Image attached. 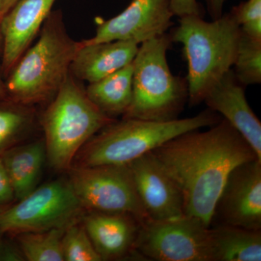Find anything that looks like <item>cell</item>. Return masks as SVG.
Here are the masks:
<instances>
[{"label":"cell","instance_id":"1","mask_svg":"<svg viewBox=\"0 0 261 261\" xmlns=\"http://www.w3.org/2000/svg\"><path fill=\"white\" fill-rule=\"evenodd\" d=\"M200 130L178 135L151 152L181 190L185 215L210 227L229 173L241 163L258 159L224 118L207 130Z\"/></svg>","mask_w":261,"mask_h":261},{"label":"cell","instance_id":"2","mask_svg":"<svg viewBox=\"0 0 261 261\" xmlns=\"http://www.w3.org/2000/svg\"><path fill=\"white\" fill-rule=\"evenodd\" d=\"M39 32L5 79L10 100L23 106L50 102L70 74L80 47L67 32L61 10L51 12Z\"/></svg>","mask_w":261,"mask_h":261},{"label":"cell","instance_id":"3","mask_svg":"<svg viewBox=\"0 0 261 261\" xmlns=\"http://www.w3.org/2000/svg\"><path fill=\"white\" fill-rule=\"evenodd\" d=\"M171 36L183 47L187 63L188 101L191 106L203 102L206 94L231 69L238 51L241 29L231 13L212 21L200 15H187Z\"/></svg>","mask_w":261,"mask_h":261},{"label":"cell","instance_id":"4","mask_svg":"<svg viewBox=\"0 0 261 261\" xmlns=\"http://www.w3.org/2000/svg\"><path fill=\"white\" fill-rule=\"evenodd\" d=\"M221 119L216 113L207 109L191 118L172 121L135 118L115 121L99 130L82 147L71 167L126 166L178 135L214 126Z\"/></svg>","mask_w":261,"mask_h":261},{"label":"cell","instance_id":"5","mask_svg":"<svg viewBox=\"0 0 261 261\" xmlns=\"http://www.w3.org/2000/svg\"><path fill=\"white\" fill-rule=\"evenodd\" d=\"M170 34L140 44L133 61L132 99L123 118L168 121L177 119L188 100L186 78L173 74L167 59Z\"/></svg>","mask_w":261,"mask_h":261},{"label":"cell","instance_id":"6","mask_svg":"<svg viewBox=\"0 0 261 261\" xmlns=\"http://www.w3.org/2000/svg\"><path fill=\"white\" fill-rule=\"evenodd\" d=\"M115 121L89 99L70 73L42 116L46 154L51 167L70 169L82 147Z\"/></svg>","mask_w":261,"mask_h":261},{"label":"cell","instance_id":"7","mask_svg":"<svg viewBox=\"0 0 261 261\" xmlns=\"http://www.w3.org/2000/svg\"><path fill=\"white\" fill-rule=\"evenodd\" d=\"M84 207L68 181L56 180L37 187L13 207L0 213L1 233H18L66 228Z\"/></svg>","mask_w":261,"mask_h":261},{"label":"cell","instance_id":"8","mask_svg":"<svg viewBox=\"0 0 261 261\" xmlns=\"http://www.w3.org/2000/svg\"><path fill=\"white\" fill-rule=\"evenodd\" d=\"M136 250L146 260L212 261L210 227L187 215L147 219L141 225Z\"/></svg>","mask_w":261,"mask_h":261},{"label":"cell","instance_id":"9","mask_svg":"<svg viewBox=\"0 0 261 261\" xmlns=\"http://www.w3.org/2000/svg\"><path fill=\"white\" fill-rule=\"evenodd\" d=\"M70 184L84 209L109 214H127L144 223L148 219L127 166L70 168Z\"/></svg>","mask_w":261,"mask_h":261},{"label":"cell","instance_id":"10","mask_svg":"<svg viewBox=\"0 0 261 261\" xmlns=\"http://www.w3.org/2000/svg\"><path fill=\"white\" fill-rule=\"evenodd\" d=\"M261 229V161L241 163L228 175L211 218L210 227Z\"/></svg>","mask_w":261,"mask_h":261},{"label":"cell","instance_id":"11","mask_svg":"<svg viewBox=\"0 0 261 261\" xmlns=\"http://www.w3.org/2000/svg\"><path fill=\"white\" fill-rule=\"evenodd\" d=\"M173 16L169 0H132L119 14L97 20L94 37L82 42L129 41L140 44L166 34Z\"/></svg>","mask_w":261,"mask_h":261},{"label":"cell","instance_id":"12","mask_svg":"<svg viewBox=\"0 0 261 261\" xmlns=\"http://www.w3.org/2000/svg\"><path fill=\"white\" fill-rule=\"evenodd\" d=\"M126 166L149 219L161 221L185 215L181 190L152 152Z\"/></svg>","mask_w":261,"mask_h":261},{"label":"cell","instance_id":"13","mask_svg":"<svg viewBox=\"0 0 261 261\" xmlns=\"http://www.w3.org/2000/svg\"><path fill=\"white\" fill-rule=\"evenodd\" d=\"M56 0H19L0 21L5 80L40 32Z\"/></svg>","mask_w":261,"mask_h":261},{"label":"cell","instance_id":"14","mask_svg":"<svg viewBox=\"0 0 261 261\" xmlns=\"http://www.w3.org/2000/svg\"><path fill=\"white\" fill-rule=\"evenodd\" d=\"M203 102L238 130L261 161V123L247 102L245 86L232 69L208 91Z\"/></svg>","mask_w":261,"mask_h":261},{"label":"cell","instance_id":"15","mask_svg":"<svg viewBox=\"0 0 261 261\" xmlns=\"http://www.w3.org/2000/svg\"><path fill=\"white\" fill-rule=\"evenodd\" d=\"M83 225L102 260L143 258L136 250L142 222L135 216L90 211Z\"/></svg>","mask_w":261,"mask_h":261},{"label":"cell","instance_id":"16","mask_svg":"<svg viewBox=\"0 0 261 261\" xmlns=\"http://www.w3.org/2000/svg\"><path fill=\"white\" fill-rule=\"evenodd\" d=\"M139 46L129 41L95 44H84L82 41L70 65V74L89 84L97 82L132 63Z\"/></svg>","mask_w":261,"mask_h":261},{"label":"cell","instance_id":"17","mask_svg":"<svg viewBox=\"0 0 261 261\" xmlns=\"http://www.w3.org/2000/svg\"><path fill=\"white\" fill-rule=\"evenodd\" d=\"M0 155L15 197L21 200L37 188L40 179L43 164L47 159L44 140L10 147Z\"/></svg>","mask_w":261,"mask_h":261},{"label":"cell","instance_id":"18","mask_svg":"<svg viewBox=\"0 0 261 261\" xmlns=\"http://www.w3.org/2000/svg\"><path fill=\"white\" fill-rule=\"evenodd\" d=\"M212 261H260L261 230L210 227Z\"/></svg>","mask_w":261,"mask_h":261},{"label":"cell","instance_id":"19","mask_svg":"<svg viewBox=\"0 0 261 261\" xmlns=\"http://www.w3.org/2000/svg\"><path fill=\"white\" fill-rule=\"evenodd\" d=\"M133 62L85 89L89 99L106 116H123L132 99Z\"/></svg>","mask_w":261,"mask_h":261},{"label":"cell","instance_id":"20","mask_svg":"<svg viewBox=\"0 0 261 261\" xmlns=\"http://www.w3.org/2000/svg\"><path fill=\"white\" fill-rule=\"evenodd\" d=\"M65 228L18 233L19 245L25 260H64L62 240Z\"/></svg>","mask_w":261,"mask_h":261},{"label":"cell","instance_id":"21","mask_svg":"<svg viewBox=\"0 0 261 261\" xmlns=\"http://www.w3.org/2000/svg\"><path fill=\"white\" fill-rule=\"evenodd\" d=\"M233 73L243 86L261 83V41L247 37L241 31Z\"/></svg>","mask_w":261,"mask_h":261},{"label":"cell","instance_id":"22","mask_svg":"<svg viewBox=\"0 0 261 261\" xmlns=\"http://www.w3.org/2000/svg\"><path fill=\"white\" fill-rule=\"evenodd\" d=\"M32 114L27 106L10 100L0 105V153L10 148L28 128Z\"/></svg>","mask_w":261,"mask_h":261},{"label":"cell","instance_id":"23","mask_svg":"<svg viewBox=\"0 0 261 261\" xmlns=\"http://www.w3.org/2000/svg\"><path fill=\"white\" fill-rule=\"evenodd\" d=\"M62 243L64 260H102L84 225L77 224V221L65 228Z\"/></svg>","mask_w":261,"mask_h":261},{"label":"cell","instance_id":"24","mask_svg":"<svg viewBox=\"0 0 261 261\" xmlns=\"http://www.w3.org/2000/svg\"><path fill=\"white\" fill-rule=\"evenodd\" d=\"M230 13L245 35L261 41V0L243 2L233 7Z\"/></svg>","mask_w":261,"mask_h":261},{"label":"cell","instance_id":"25","mask_svg":"<svg viewBox=\"0 0 261 261\" xmlns=\"http://www.w3.org/2000/svg\"><path fill=\"white\" fill-rule=\"evenodd\" d=\"M173 15L178 18L187 15H200L202 10L197 0H169Z\"/></svg>","mask_w":261,"mask_h":261},{"label":"cell","instance_id":"26","mask_svg":"<svg viewBox=\"0 0 261 261\" xmlns=\"http://www.w3.org/2000/svg\"><path fill=\"white\" fill-rule=\"evenodd\" d=\"M11 182L0 155V204L8 203L14 198Z\"/></svg>","mask_w":261,"mask_h":261},{"label":"cell","instance_id":"27","mask_svg":"<svg viewBox=\"0 0 261 261\" xmlns=\"http://www.w3.org/2000/svg\"><path fill=\"white\" fill-rule=\"evenodd\" d=\"M25 257L21 250L13 246L12 244L0 239V260H24Z\"/></svg>","mask_w":261,"mask_h":261},{"label":"cell","instance_id":"28","mask_svg":"<svg viewBox=\"0 0 261 261\" xmlns=\"http://www.w3.org/2000/svg\"><path fill=\"white\" fill-rule=\"evenodd\" d=\"M207 11L213 20L219 18L224 14L226 0H205Z\"/></svg>","mask_w":261,"mask_h":261},{"label":"cell","instance_id":"29","mask_svg":"<svg viewBox=\"0 0 261 261\" xmlns=\"http://www.w3.org/2000/svg\"><path fill=\"white\" fill-rule=\"evenodd\" d=\"M19 0H0V21Z\"/></svg>","mask_w":261,"mask_h":261},{"label":"cell","instance_id":"30","mask_svg":"<svg viewBox=\"0 0 261 261\" xmlns=\"http://www.w3.org/2000/svg\"><path fill=\"white\" fill-rule=\"evenodd\" d=\"M4 80L5 78L2 72L1 63H0V101H6L9 99Z\"/></svg>","mask_w":261,"mask_h":261},{"label":"cell","instance_id":"31","mask_svg":"<svg viewBox=\"0 0 261 261\" xmlns=\"http://www.w3.org/2000/svg\"><path fill=\"white\" fill-rule=\"evenodd\" d=\"M3 34H2L1 27H0V54L2 53V49H3Z\"/></svg>","mask_w":261,"mask_h":261},{"label":"cell","instance_id":"32","mask_svg":"<svg viewBox=\"0 0 261 261\" xmlns=\"http://www.w3.org/2000/svg\"><path fill=\"white\" fill-rule=\"evenodd\" d=\"M2 211H3V210H2V209H1V208H0V213H1V212H2ZM2 236H3V233H1V231H0V239H1V238H2Z\"/></svg>","mask_w":261,"mask_h":261}]
</instances>
